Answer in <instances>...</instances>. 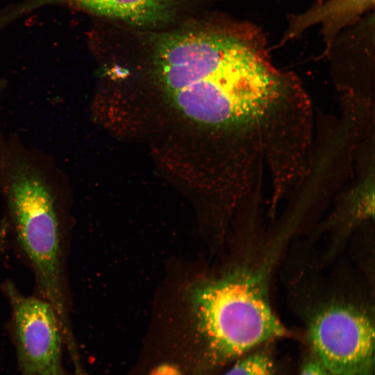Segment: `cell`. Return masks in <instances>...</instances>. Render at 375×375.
Wrapping results in <instances>:
<instances>
[{"label": "cell", "instance_id": "obj_10", "mask_svg": "<svg viewBox=\"0 0 375 375\" xmlns=\"http://www.w3.org/2000/svg\"><path fill=\"white\" fill-rule=\"evenodd\" d=\"M9 224L6 219H3L0 224V253L5 248L8 233Z\"/></svg>", "mask_w": 375, "mask_h": 375}, {"label": "cell", "instance_id": "obj_8", "mask_svg": "<svg viewBox=\"0 0 375 375\" xmlns=\"http://www.w3.org/2000/svg\"><path fill=\"white\" fill-rule=\"evenodd\" d=\"M224 375H278L269 351L256 349L238 358Z\"/></svg>", "mask_w": 375, "mask_h": 375}, {"label": "cell", "instance_id": "obj_1", "mask_svg": "<svg viewBox=\"0 0 375 375\" xmlns=\"http://www.w3.org/2000/svg\"><path fill=\"white\" fill-rule=\"evenodd\" d=\"M115 42L144 62L178 111L203 125H254L282 94L285 77L272 65L263 33L214 11L160 31L122 25Z\"/></svg>", "mask_w": 375, "mask_h": 375}, {"label": "cell", "instance_id": "obj_3", "mask_svg": "<svg viewBox=\"0 0 375 375\" xmlns=\"http://www.w3.org/2000/svg\"><path fill=\"white\" fill-rule=\"evenodd\" d=\"M188 310L215 367L288 335L269 303L263 278L248 269L192 284Z\"/></svg>", "mask_w": 375, "mask_h": 375}, {"label": "cell", "instance_id": "obj_6", "mask_svg": "<svg viewBox=\"0 0 375 375\" xmlns=\"http://www.w3.org/2000/svg\"><path fill=\"white\" fill-rule=\"evenodd\" d=\"M101 19L160 31L213 11L214 0H65Z\"/></svg>", "mask_w": 375, "mask_h": 375}, {"label": "cell", "instance_id": "obj_2", "mask_svg": "<svg viewBox=\"0 0 375 375\" xmlns=\"http://www.w3.org/2000/svg\"><path fill=\"white\" fill-rule=\"evenodd\" d=\"M42 158L10 138H0V189L17 241L33 271L42 297L72 340L64 289L59 223L50 171Z\"/></svg>", "mask_w": 375, "mask_h": 375}, {"label": "cell", "instance_id": "obj_7", "mask_svg": "<svg viewBox=\"0 0 375 375\" xmlns=\"http://www.w3.org/2000/svg\"><path fill=\"white\" fill-rule=\"evenodd\" d=\"M374 6V0H326L305 12L292 15L281 44L319 24L326 51L333 47L340 31L353 24Z\"/></svg>", "mask_w": 375, "mask_h": 375}, {"label": "cell", "instance_id": "obj_11", "mask_svg": "<svg viewBox=\"0 0 375 375\" xmlns=\"http://www.w3.org/2000/svg\"><path fill=\"white\" fill-rule=\"evenodd\" d=\"M3 83L2 82H0V91L3 88Z\"/></svg>", "mask_w": 375, "mask_h": 375}, {"label": "cell", "instance_id": "obj_4", "mask_svg": "<svg viewBox=\"0 0 375 375\" xmlns=\"http://www.w3.org/2000/svg\"><path fill=\"white\" fill-rule=\"evenodd\" d=\"M307 340L311 354L333 375H374V326L365 312L328 306L310 320Z\"/></svg>", "mask_w": 375, "mask_h": 375}, {"label": "cell", "instance_id": "obj_5", "mask_svg": "<svg viewBox=\"0 0 375 375\" xmlns=\"http://www.w3.org/2000/svg\"><path fill=\"white\" fill-rule=\"evenodd\" d=\"M4 291L12 310L19 375H69L63 363V329L52 305L22 294L10 282Z\"/></svg>", "mask_w": 375, "mask_h": 375}, {"label": "cell", "instance_id": "obj_9", "mask_svg": "<svg viewBox=\"0 0 375 375\" xmlns=\"http://www.w3.org/2000/svg\"><path fill=\"white\" fill-rule=\"evenodd\" d=\"M299 375H333L312 355L308 356L303 362Z\"/></svg>", "mask_w": 375, "mask_h": 375}]
</instances>
